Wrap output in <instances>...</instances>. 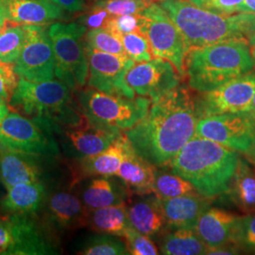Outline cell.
<instances>
[{
	"instance_id": "cell-1",
	"label": "cell",
	"mask_w": 255,
	"mask_h": 255,
	"mask_svg": "<svg viewBox=\"0 0 255 255\" xmlns=\"http://www.w3.org/2000/svg\"><path fill=\"white\" fill-rule=\"evenodd\" d=\"M199 120L195 98L179 85L152 101L146 116L124 133L138 154L155 167H165L195 135Z\"/></svg>"
},
{
	"instance_id": "cell-2",
	"label": "cell",
	"mask_w": 255,
	"mask_h": 255,
	"mask_svg": "<svg viewBox=\"0 0 255 255\" xmlns=\"http://www.w3.org/2000/svg\"><path fill=\"white\" fill-rule=\"evenodd\" d=\"M240 155L195 134L174 157L170 172L192 183L201 196L214 200L228 191Z\"/></svg>"
},
{
	"instance_id": "cell-3",
	"label": "cell",
	"mask_w": 255,
	"mask_h": 255,
	"mask_svg": "<svg viewBox=\"0 0 255 255\" xmlns=\"http://www.w3.org/2000/svg\"><path fill=\"white\" fill-rule=\"evenodd\" d=\"M255 67L249 40L235 38L190 48L184 61V77L192 90L205 93Z\"/></svg>"
},
{
	"instance_id": "cell-4",
	"label": "cell",
	"mask_w": 255,
	"mask_h": 255,
	"mask_svg": "<svg viewBox=\"0 0 255 255\" xmlns=\"http://www.w3.org/2000/svg\"><path fill=\"white\" fill-rule=\"evenodd\" d=\"M162 8L179 28L188 50L229 39H250L255 34V14H220L198 7L186 0L162 1Z\"/></svg>"
},
{
	"instance_id": "cell-5",
	"label": "cell",
	"mask_w": 255,
	"mask_h": 255,
	"mask_svg": "<svg viewBox=\"0 0 255 255\" xmlns=\"http://www.w3.org/2000/svg\"><path fill=\"white\" fill-rule=\"evenodd\" d=\"M73 92L60 80L35 82L19 78L9 108L30 119L46 120L56 133L62 128L80 124L86 119L74 101Z\"/></svg>"
},
{
	"instance_id": "cell-6",
	"label": "cell",
	"mask_w": 255,
	"mask_h": 255,
	"mask_svg": "<svg viewBox=\"0 0 255 255\" xmlns=\"http://www.w3.org/2000/svg\"><path fill=\"white\" fill-rule=\"evenodd\" d=\"M77 93V102L92 125L114 131H125L134 127L146 116L151 104L145 97L128 99L90 86Z\"/></svg>"
},
{
	"instance_id": "cell-7",
	"label": "cell",
	"mask_w": 255,
	"mask_h": 255,
	"mask_svg": "<svg viewBox=\"0 0 255 255\" xmlns=\"http://www.w3.org/2000/svg\"><path fill=\"white\" fill-rule=\"evenodd\" d=\"M54 50L55 76L71 90L82 89L88 81L89 64L85 46L87 27L80 23H54L48 28Z\"/></svg>"
},
{
	"instance_id": "cell-8",
	"label": "cell",
	"mask_w": 255,
	"mask_h": 255,
	"mask_svg": "<svg viewBox=\"0 0 255 255\" xmlns=\"http://www.w3.org/2000/svg\"><path fill=\"white\" fill-rule=\"evenodd\" d=\"M54 130L46 120L9 112L0 123V143L6 149L39 155L47 159L60 156Z\"/></svg>"
},
{
	"instance_id": "cell-9",
	"label": "cell",
	"mask_w": 255,
	"mask_h": 255,
	"mask_svg": "<svg viewBox=\"0 0 255 255\" xmlns=\"http://www.w3.org/2000/svg\"><path fill=\"white\" fill-rule=\"evenodd\" d=\"M140 31L146 37L152 56L169 61L184 77L188 48L181 31L161 5L153 2L140 13Z\"/></svg>"
},
{
	"instance_id": "cell-10",
	"label": "cell",
	"mask_w": 255,
	"mask_h": 255,
	"mask_svg": "<svg viewBox=\"0 0 255 255\" xmlns=\"http://www.w3.org/2000/svg\"><path fill=\"white\" fill-rule=\"evenodd\" d=\"M196 135L209 139L255 162V120L248 113L223 114L202 118Z\"/></svg>"
},
{
	"instance_id": "cell-11",
	"label": "cell",
	"mask_w": 255,
	"mask_h": 255,
	"mask_svg": "<svg viewBox=\"0 0 255 255\" xmlns=\"http://www.w3.org/2000/svg\"><path fill=\"white\" fill-rule=\"evenodd\" d=\"M26 39L14 71L30 82L53 80L56 68L54 50L46 25H24Z\"/></svg>"
},
{
	"instance_id": "cell-12",
	"label": "cell",
	"mask_w": 255,
	"mask_h": 255,
	"mask_svg": "<svg viewBox=\"0 0 255 255\" xmlns=\"http://www.w3.org/2000/svg\"><path fill=\"white\" fill-rule=\"evenodd\" d=\"M255 93V72L237 77L195 98L200 119L223 114L249 113Z\"/></svg>"
},
{
	"instance_id": "cell-13",
	"label": "cell",
	"mask_w": 255,
	"mask_h": 255,
	"mask_svg": "<svg viewBox=\"0 0 255 255\" xmlns=\"http://www.w3.org/2000/svg\"><path fill=\"white\" fill-rule=\"evenodd\" d=\"M86 53L89 64L88 86L114 96L135 98V93L126 81L128 71L135 64L131 59L126 55L111 54L87 46Z\"/></svg>"
},
{
	"instance_id": "cell-14",
	"label": "cell",
	"mask_w": 255,
	"mask_h": 255,
	"mask_svg": "<svg viewBox=\"0 0 255 255\" xmlns=\"http://www.w3.org/2000/svg\"><path fill=\"white\" fill-rule=\"evenodd\" d=\"M10 244L6 255H50L61 254L58 237L38 215H8Z\"/></svg>"
},
{
	"instance_id": "cell-15",
	"label": "cell",
	"mask_w": 255,
	"mask_h": 255,
	"mask_svg": "<svg viewBox=\"0 0 255 255\" xmlns=\"http://www.w3.org/2000/svg\"><path fill=\"white\" fill-rule=\"evenodd\" d=\"M76 184L77 182H72L69 187L48 191L42 208L43 221L58 237L62 234L86 227L87 208L81 196L74 191Z\"/></svg>"
},
{
	"instance_id": "cell-16",
	"label": "cell",
	"mask_w": 255,
	"mask_h": 255,
	"mask_svg": "<svg viewBox=\"0 0 255 255\" xmlns=\"http://www.w3.org/2000/svg\"><path fill=\"white\" fill-rule=\"evenodd\" d=\"M181 78L173 64L162 58L134 64L126 75L127 83L133 92L151 102L179 86Z\"/></svg>"
},
{
	"instance_id": "cell-17",
	"label": "cell",
	"mask_w": 255,
	"mask_h": 255,
	"mask_svg": "<svg viewBox=\"0 0 255 255\" xmlns=\"http://www.w3.org/2000/svg\"><path fill=\"white\" fill-rule=\"evenodd\" d=\"M123 132L96 127L85 119L80 124L58 129L55 134L61 137L65 154L79 161L103 151Z\"/></svg>"
},
{
	"instance_id": "cell-18",
	"label": "cell",
	"mask_w": 255,
	"mask_h": 255,
	"mask_svg": "<svg viewBox=\"0 0 255 255\" xmlns=\"http://www.w3.org/2000/svg\"><path fill=\"white\" fill-rule=\"evenodd\" d=\"M46 160L50 159L39 155L4 149L0 152V181L6 189L19 183L44 182Z\"/></svg>"
},
{
	"instance_id": "cell-19",
	"label": "cell",
	"mask_w": 255,
	"mask_h": 255,
	"mask_svg": "<svg viewBox=\"0 0 255 255\" xmlns=\"http://www.w3.org/2000/svg\"><path fill=\"white\" fill-rule=\"evenodd\" d=\"M156 168L137 153L128 140L124 158L117 172L129 194L146 195L153 193Z\"/></svg>"
},
{
	"instance_id": "cell-20",
	"label": "cell",
	"mask_w": 255,
	"mask_h": 255,
	"mask_svg": "<svg viewBox=\"0 0 255 255\" xmlns=\"http://www.w3.org/2000/svg\"><path fill=\"white\" fill-rule=\"evenodd\" d=\"M9 23L47 25L64 18V10L51 0H2Z\"/></svg>"
},
{
	"instance_id": "cell-21",
	"label": "cell",
	"mask_w": 255,
	"mask_h": 255,
	"mask_svg": "<svg viewBox=\"0 0 255 255\" xmlns=\"http://www.w3.org/2000/svg\"><path fill=\"white\" fill-rule=\"evenodd\" d=\"M212 200L199 193L170 199H160L168 228H193L201 215L208 209Z\"/></svg>"
},
{
	"instance_id": "cell-22",
	"label": "cell",
	"mask_w": 255,
	"mask_h": 255,
	"mask_svg": "<svg viewBox=\"0 0 255 255\" xmlns=\"http://www.w3.org/2000/svg\"><path fill=\"white\" fill-rule=\"evenodd\" d=\"M239 217L226 210L209 207L201 215L194 230L208 251L225 246L232 244L233 232Z\"/></svg>"
},
{
	"instance_id": "cell-23",
	"label": "cell",
	"mask_w": 255,
	"mask_h": 255,
	"mask_svg": "<svg viewBox=\"0 0 255 255\" xmlns=\"http://www.w3.org/2000/svg\"><path fill=\"white\" fill-rule=\"evenodd\" d=\"M0 201V213L4 215H38L48 194L45 182L15 184Z\"/></svg>"
},
{
	"instance_id": "cell-24",
	"label": "cell",
	"mask_w": 255,
	"mask_h": 255,
	"mask_svg": "<svg viewBox=\"0 0 255 255\" xmlns=\"http://www.w3.org/2000/svg\"><path fill=\"white\" fill-rule=\"evenodd\" d=\"M135 196L127 205L131 227L147 237L157 236L167 227L160 198L154 193Z\"/></svg>"
},
{
	"instance_id": "cell-25",
	"label": "cell",
	"mask_w": 255,
	"mask_h": 255,
	"mask_svg": "<svg viewBox=\"0 0 255 255\" xmlns=\"http://www.w3.org/2000/svg\"><path fill=\"white\" fill-rule=\"evenodd\" d=\"M221 197L227 198L242 214L255 212V164L243 155H240L228 191Z\"/></svg>"
},
{
	"instance_id": "cell-26",
	"label": "cell",
	"mask_w": 255,
	"mask_h": 255,
	"mask_svg": "<svg viewBox=\"0 0 255 255\" xmlns=\"http://www.w3.org/2000/svg\"><path fill=\"white\" fill-rule=\"evenodd\" d=\"M128 138L123 132L106 149L98 154L92 155L79 160V167L75 179L85 177H113L116 176L124 158Z\"/></svg>"
},
{
	"instance_id": "cell-27",
	"label": "cell",
	"mask_w": 255,
	"mask_h": 255,
	"mask_svg": "<svg viewBox=\"0 0 255 255\" xmlns=\"http://www.w3.org/2000/svg\"><path fill=\"white\" fill-rule=\"evenodd\" d=\"M109 178H95L82 188L80 196L87 210L126 203L127 188Z\"/></svg>"
},
{
	"instance_id": "cell-28",
	"label": "cell",
	"mask_w": 255,
	"mask_h": 255,
	"mask_svg": "<svg viewBox=\"0 0 255 255\" xmlns=\"http://www.w3.org/2000/svg\"><path fill=\"white\" fill-rule=\"evenodd\" d=\"M86 227L96 233L124 237L128 230L132 228L128 217L127 204L87 210Z\"/></svg>"
},
{
	"instance_id": "cell-29",
	"label": "cell",
	"mask_w": 255,
	"mask_h": 255,
	"mask_svg": "<svg viewBox=\"0 0 255 255\" xmlns=\"http://www.w3.org/2000/svg\"><path fill=\"white\" fill-rule=\"evenodd\" d=\"M208 248L193 228L175 229L166 234L160 244V254L165 255H207Z\"/></svg>"
},
{
	"instance_id": "cell-30",
	"label": "cell",
	"mask_w": 255,
	"mask_h": 255,
	"mask_svg": "<svg viewBox=\"0 0 255 255\" xmlns=\"http://www.w3.org/2000/svg\"><path fill=\"white\" fill-rule=\"evenodd\" d=\"M83 255H129L125 241L119 237L98 233L87 238L78 252Z\"/></svg>"
},
{
	"instance_id": "cell-31",
	"label": "cell",
	"mask_w": 255,
	"mask_h": 255,
	"mask_svg": "<svg viewBox=\"0 0 255 255\" xmlns=\"http://www.w3.org/2000/svg\"><path fill=\"white\" fill-rule=\"evenodd\" d=\"M26 39L24 25L5 26L0 29V63L14 64Z\"/></svg>"
},
{
	"instance_id": "cell-32",
	"label": "cell",
	"mask_w": 255,
	"mask_h": 255,
	"mask_svg": "<svg viewBox=\"0 0 255 255\" xmlns=\"http://www.w3.org/2000/svg\"><path fill=\"white\" fill-rule=\"evenodd\" d=\"M153 193L160 199H170L198 192L192 183L176 174L156 171Z\"/></svg>"
},
{
	"instance_id": "cell-33",
	"label": "cell",
	"mask_w": 255,
	"mask_h": 255,
	"mask_svg": "<svg viewBox=\"0 0 255 255\" xmlns=\"http://www.w3.org/2000/svg\"><path fill=\"white\" fill-rule=\"evenodd\" d=\"M85 46L111 54L126 55L122 36L106 27L93 28L87 31Z\"/></svg>"
},
{
	"instance_id": "cell-34",
	"label": "cell",
	"mask_w": 255,
	"mask_h": 255,
	"mask_svg": "<svg viewBox=\"0 0 255 255\" xmlns=\"http://www.w3.org/2000/svg\"><path fill=\"white\" fill-rule=\"evenodd\" d=\"M231 243L239 252L255 255V212L238 218Z\"/></svg>"
},
{
	"instance_id": "cell-35",
	"label": "cell",
	"mask_w": 255,
	"mask_h": 255,
	"mask_svg": "<svg viewBox=\"0 0 255 255\" xmlns=\"http://www.w3.org/2000/svg\"><path fill=\"white\" fill-rule=\"evenodd\" d=\"M122 42L126 55L134 63H144L152 59L148 41L140 30L123 34Z\"/></svg>"
},
{
	"instance_id": "cell-36",
	"label": "cell",
	"mask_w": 255,
	"mask_h": 255,
	"mask_svg": "<svg viewBox=\"0 0 255 255\" xmlns=\"http://www.w3.org/2000/svg\"><path fill=\"white\" fill-rule=\"evenodd\" d=\"M94 4L107 10L111 16H120L127 14H140L151 3L140 0H100Z\"/></svg>"
},
{
	"instance_id": "cell-37",
	"label": "cell",
	"mask_w": 255,
	"mask_h": 255,
	"mask_svg": "<svg viewBox=\"0 0 255 255\" xmlns=\"http://www.w3.org/2000/svg\"><path fill=\"white\" fill-rule=\"evenodd\" d=\"M123 238L129 255H157L160 254L159 249L150 239V237L138 232L135 229H128Z\"/></svg>"
},
{
	"instance_id": "cell-38",
	"label": "cell",
	"mask_w": 255,
	"mask_h": 255,
	"mask_svg": "<svg viewBox=\"0 0 255 255\" xmlns=\"http://www.w3.org/2000/svg\"><path fill=\"white\" fill-rule=\"evenodd\" d=\"M19 82V76L14 71V64L0 65V99L9 102Z\"/></svg>"
},
{
	"instance_id": "cell-39",
	"label": "cell",
	"mask_w": 255,
	"mask_h": 255,
	"mask_svg": "<svg viewBox=\"0 0 255 255\" xmlns=\"http://www.w3.org/2000/svg\"><path fill=\"white\" fill-rule=\"evenodd\" d=\"M105 27L122 36L123 34L140 30V14L111 16Z\"/></svg>"
},
{
	"instance_id": "cell-40",
	"label": "cell",
	"mask_w": 255,
	"mask_h": 255,
	"mask_svg": "<svg viewBox=\"0 0 255 255\" xmlns=\"http://www.w3.org/2000/svg\"><path fill=\"white\" fill-rule=\"evenodd\" d=\"M244 5L245 0H208L202 8L220 14L231 15L243 12Z\"/></svg>"
},
{
	"instance_id": "cell-41",
	"label": "cell",
	"mask_w": 255,
	"mask_h": 255,
	"mask_svg": "<svg viewBox=\"0 0 255 255\" xmlns=\"http://www.w3.org/2000/svg\"><path fill=\"white\" fill-rule=\"evenodd\" d=\"M111 15L107 10L102 9L101 7L93 4L90 9L83 14L79 20V23L90 29L105 27Z\"/></svg>"
},
{
	"instance_id": "cell-42",
	"label": "cell",
	"mask_w": 255,
	"mask_h": 255,
	"mask_svg": "<svg viewBox=\"0 0 255 255\" xmlns=\"http://www.w3.org/2000/svg\"><path fill=\"white\" fill-rule=\"evenodd\" d=\"M10 244V220L8 215L0 213V255H6Z\"/></svg>"
},
{
	"instance_id": "cell-43",
	"label": "cell",
	"mask_w": 255,
	"mask_h": 255,
	"mask_svg": "<svg viewBox=\"0 0 255 255\" xmlns=\"http://www.w3.org/2000/svg\"><path fill=\"white\" fill-rule=\"evenodd\" d=\"M57 6L65 11L75 13L80 12L85 9L86 5L84 0H51Z\"/></svg>"
},
{
	"instance_id": "cell-44",
	"label": "cell",
	"mask_w": 255,
	"mask_h": 255,
	"mask_svg": "<svg viewBox=\"0 0 255 255\" xmlns=\"http://www.w3.org/2000/svg\"><path fill=\"white\" fill-rule=\"evenodd\" d=\"M9 111L10 108H9V102L0 99V123L9 115Z\"/></svg>"
},
{
	"instance_id": "cell-45",
	"label": "cell",
	"mask_w": 255,
	"mask_h": 255,
	"mask_svg": "<svg viewBox=\"0 0 255 255\" xmlns=\"http://www.w3.org/2000/svg\"><path fill=\"white\" fill-rule=\"evenodd\" d=\"M7 22L8 18H7V13H6V9L4 7V4H3V1L0 0V29L3 28L7 25Z\"/></svg>"
},
{
	"instance_id": "cell-46",
	"label": "cell",
	"mask_w": 255,
	"mask_h": 255,
	"mask_svg": "<svg viewBox=\"0 0 255 255\" xmlns=\"http://www.w3.org/2000/svg\"><path fill=\"white\" fill-rule=\"evenodd\" d=\"M244 11L252 12L255 14V0H245Z\"/></svg>"
},
{
	"instance_id": "cell-47",
	"label": "cell",
	"mask_w": 255,
	"mask_h": 255,
	"mask_svg": "<svg viewBox=\"0 0 255 255\" xmlns=\"http://www.w3.org/2000/svg\"><path fill=\"white\" fill-rule=\"evenodd\" d=\"M249 44H250L251 53H252V57H253L255 66V34L249 39Z\"/></svg>"
},
{
	"instance_id": "cell-48",
	"label": "cell",
	"mask_w": 255,
	"mask_h": 255,
	"mask_svg": "<svg viewBox=\"0 0 255 255\" xmlns=\"http://www.w3.org/2000/svg\"><path fill=\"white\" fill-rule=\"evenodd\" d=\"M187 1L191 2L192 4H194V5L198 6V7H201V8H202V7H203V5H204L208 0H187Z\"/></svg>"
},
{
	"instance_id": "cell-49",
	"label": "cell",
	"mask_w": 255,
	"mask_h": 255,
	"mask_svg": "<svg viewBox=\"0 0 255 255\" xmlns=\"http://www.w3.org/2000/svg\"><path fill=\"white\" fill-rule=\"evenodd\" d=\"M253 119L255 120V96H254V100H253V102H252V106H251V110H250V112L248 113Z\"/></svg>"
},
{
	"instance_id": "cell-50",
	"label": "cell",
	"mask_w": 255,
	"mask_h": 255,
	"mask_svg": "<svg viewBox=\"0 0 255 255\" xmlns=\"http://www.w3.org/2000/svg\"><path fill=\"white\" fill-rule=\"evenodd\" d=\"M4 149H6V148H5V147H4V146H3V145H2L1 143H0V152H1L2 150H4Z\"/></svg>"
},
{
	"instance_id": "cell-51",
	"label": "cell",
	"mask_w": 255,
	"mask_h": 255,
	"mask_svg": "<svg viewBox=\"0 0 255 255\" xmlns=\"http://www.w3.org/2000/svg\"><path fill=\"white\" fill-rule=\"evenodd\" d=\"M140 1H144V2H147V3H152V2H154L153 0H140Z\"/></svg>"
},
{
	"instance_id": "cell-52",
	"label": "cell",
	"mask_w": 255,
	"mask_h": 255,
	"mask_svg": "<svg viewBox=\"0 0 255 255\" xmlns=\"http://www.w3.org/2000/svg\"><path fill=\"white\" fill-rule=\"evenodd\" d=\"M88 1H90V2H94V3H95V2H97V1H100V0H88Z\"/></svg>"
},
{
	"instance_id": "cell-53",
	"label": "cell",
	"mask_w": 255,
	"mask_h": 255,
	"mask_svg": "<svg viewBox=\"0 0 255 255\" xmlns=\"http://www.w3.org/2000/svg\"><path fill=\"white\" fill-rule=\"evenodd\" d=\"M153 1H161L162 2V1H165V0H153Z\"/></svg>"
},
{
	"instance_id": "cell-54",
	"label": "cell",
	"mask_w": 255,
	"mask_h": 255,
	"mask_svg": "<svg viewBox=\"0 0 255 255\" xmlns=\"http://www.w3.org/2000/svg\"><path fill=\"white\" fill-rule=\"evenodd\" d=\"M1 64H1V63H0V65H1Z\"/></svg>"
},
{
	"instance_id": "cell-55",
	"label": "cell",
	"mask_w": 255,
	"mask_h": 255,
	"mask_svg": "<svg viewBox=\"0 0 255 255\" xmlns=\"http://www.w3.org/2000/svg\"><path fill=\"white\" fill-rule=\"evenodd\" d=\"M254 164H255V163H254Z\"/></svg>"
}]
</instances>
